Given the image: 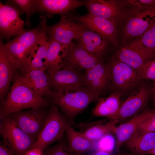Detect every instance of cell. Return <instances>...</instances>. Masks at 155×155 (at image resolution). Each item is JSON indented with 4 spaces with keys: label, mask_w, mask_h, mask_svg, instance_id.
<instances>
[{
    "label": "cell",
    "mask_w": 155,
    "mask_h": 155,
    "mask_svg": "<svg viewBox=\"0 0 155 155\" xmlns=\"http://www.w3.org/2000/svg\"><path fill=\"white\" fill-rule=\"evenodd\" d=\"M43 151L40 148H33L27 151L24 155H44Z\"/></svg>",
    "instance_id": "36"
},
{
    "label": "cell",
    "mask_w": 155,
    "mask_h": 155,
    "mask_svg": "<svg viewBox=\"0 0 155 155\" xmlns=\"http://www.w3.org/2000/svg\"><path fill=\"white\" fill-rule=\"evenodd\" d=\"M81 23L68 18L65 14L62 15L60 21L51 26L46 27V33L49 39H53L68 47L73 39L77 40L86 28Z\"/></svg>",
    "instance_id": "10"
},
{
    "label": "cell",
    "mask_w": 155,
    "mask_h": 155,
    "mask_svg": "<svg viewBox=\"0 0 155 155\" xmlns=\"http://www.w3.org/2000/svg\"><path fill=\"white\" fill-rule=\"evenodd\" d=\"M147 154L155 155V147L148 152Z\"/></svg>",
    "instance_id": "39"
},
{
    "label": "cell",
    "mask_w": 155,
    "mask_h": 155,
    "mask_svg": "<svg viewBox=\"0 0 155 155\" xmlns=\"http://www.w3.org/2000/svg\"><path fill=\"white\" fill-rule=\"evenodd\" d=\"M152 110V109H147L127 121L117 126L115 135L118 146L125 143L130 137L140 123L149 115Z\"/></svg>",
    "instance_id": "26"
},
{
    "label": "cell",
    "mask_w": 155,
    "mask_h": 155,
    "mask_svg": "<svg viewBox=\"0 0 155 155\" xmlns=\"http://www.w3.org/2000/svg\"><path fill=\"white\" fill-rule=\"evenodd\" d=\"M0 134L2 138L1 142L14 155H24L35 142L18 127L8 117L0 119Z\"/></svg>",
    "instance_id": "7"
},
{
    "label": "cell",
    "mask_w": 155,
    "mask_h": 155,
    "mask_svg": "<svg viewBox=\"0 0 155 155\" xmlns=\"http://www.w3.org/2000/svg\"><path fill=\"white\" fill-rule=\"evenodd\" d=\"M153 93H154V101L155 106V92H154Z\"/></svg>",
    "instance_id": "40"
},
{
    "label": "cell",
    "mask_w": 155,
    "mask_h": 155,
    "mask_svg": "<svg viewBox=\"0 0 155 155\" xmlns=\"http://www.w3.org/2000/svg\"><path fill=\"white\" fill-rule=\"evenodd\" d=\"M47 25L44 18L36 27L17 35L5 48L20 73L26 71L42 38L46 34Z\"/></svg>",
    "instance_id": "2"
},
{
    "label": "cell",
    "mask_w": 155,
    "mask_h": 155,
    "mask_svg": "<svg viewBox=\"0 0 155 155\" xmlns=\"http://www.w3.org/2000/svg\"><path fill=\"white\" fill-rule=\"evenodd\" d=\"M51 104L49 100L35 92L17 71L13 76L10 91L6 98L1 102L0 119L14 112L47 107Z\"/></svg>",
    "instance_id": "1"
},
{
    "label": "cell",
    "mask_w": 155,
    "mask_h": 155,
    "mask_svg": "<svg viewBox=\"0 0 155 155\" xmlns=\"http://www.w3.org/2000/svg\"><path fill=\"white\" fill-rule=\"evenodd\" d=\"M85 4V1L76 0H36L34 10L45 14L44 18L54 14H66Z\"/></svg>",
    "instance_id": "16"
},
{
    "label": "cell",
    "mask_w": 155,
    "mask_h": 155,
    "mask_svg": "<svg viewBox=\"0 0 155 155\" xmlns=\"http://www.w3.org/2000/svg\"><path fill=\"white\" fill-rule=\"evenodd\" d=\"M154 91V85L153 86L145 82L129 94L121 104L118 112L112 119L123 121L147 109L146 107L149 98Z\"/></svg>",
    "instance_id": "9"
},
{
    "label": "cell",
    "mask_w": 155,
    "mask_h": 155,
    "mask_svg": "<svg viewBox=\"0 0 155 155\" xmlns=\"http://www.w3.org/2000/svg\"><path fill=\"white\" fill-rule=\"evenodd\" d=\"M14 4L18 6L20 8L21 14L25 13L27 17L26 23L30 26L29 18L34 12V8L36 0H14L11 1Z\"/></svg>",
    "instance_id": "32"
},
{
    "label": "cell",
    "mask_w": 155,
    "mask_h": 155,
    "mask_svg": "<svg viewBox=\"0 0 155 155\" xmlns=\"http://www.w3.org/2000/svg\"><path fill=\"white\" fill-rule=\"evenodd\" d=\"M78 44L90 53L101 58L107 46V39L100 34L86 28L77 39Z\"/></svg>",
    "instance_id": "21"
},
{
    "label": "cell",
    "mask_w": 155,
    "mask_h": 155,
    "mask_svg": "<svg viewBox=\"0 0 155 155\" xmlns=\"http://www.w3.org/2000/svg\"><path fill=\"white\" fill-rule=\"evenodd\" d=\"M49 44V40H47L46 34L38 43L36 50L28 68L26 71L23 72L40 69L46 70L44 63L46 59Z\"/></svg>",
    "instance_id": "29"
},
{
    "label": "cell",
    "mask_w": 155,
    "mask_h": 155,
    "mask_svg": "<svg viewBox=\"0 0 155 155\" xmlns=\"http://www.w3.org/2000/svg\"><path fill=\"white\" fill-rule=\"evenodd\" d=\"M72 124L73 121L61 112L56 105L51 104L45 123L31 149L39 147L44 150L61 140L66 128Z\"/></svg>",
    "instance_id": "4"
},
{
    "label": "cell",
    "mask_w": 155,
    "mask_h": 155,
    "mask_svg": "<svg viewBox=\"0 0 155 155\" xmlns=\"http://www.w3.org/2000/svg\"><path fill=\"white\" fill-rule=\"evenodd\" d=\"M78 70L68 67L63 68L54 73H47L50 86L55 92H63L86 86L84 73Z\"/></svg>",
    "instance_id": "11"
},
{
    "label": "cell",
    "mask_w": 155,
    "mask_h": 155,
    "mask_svg": "<svg viewBox=\"0 0 155 155\" xmlns=\"http://www.w3.org/2000/svg\"><path fill=\"white\" fill-rule=\"evenodd\" d=\"M49 46L44 63L47 73L55 72L63 68V53L68 47L53 39H49Z\"/></svg>",
    "instance_id": "27"
},
{
    "label": "cell",
    "mask_w": 155,
    "mask_h": 155,
    "mask_svg": "<svg viewBox=\"0 0 155 155\" xmlns=\"http://www.w3.org/2000/svg\"><path fill=\"white\" fill-rule=\"evenodd\" d=\"M141 76L144 80H150L155 82V58L146 63Z\"/></svg>",
    "instance_id": "34"
},
{
    "label": "cell",
    "mask_w": 155,
    "mask_h": 155,
    "mask_svg": "<svg viewBox=\"0 0 155 155\" xmlns=\"http://www.w3.org/2000/svg\"><path fill=\"white\" fill-rule=\"evenodd\" d=\"M113 134H107L96 141V150L111 153L114 150L116 141Z\"/></svg>",
    "instance_id": "31"
},
{
    "label": "cell",
    "mask_w": 155,
    "mask_h": 155,
    "mask_svg": "<svg viewBox=\"0 0 155 155\" xmlns=\"http://www.w3.org/2000/svg\"><path fill=\"white\" fill-rule=\"evenodd\" d=\"M126 46L136 50L148 60L155 58V21L141 36Z\"/></svg>",
    "instance_id": "22"
},
{
    "label": "cell",
    "mask_w": 155,
    "mask_h": 155,
    "mask_svg": "<svg viewBox=\"0 0 155 155\" xmlns=\"http://www.w3.org/2000/svg\"><path fill=\"white\" fill-rule=\"evenodd\" d=\"M63 68L80 70L92 68L102 61V58L88 52L78 44L72 43L63 53Z\"/></svg>",
    "instance_id": "12"
},
{
    "label": "cell",
    "mask_w": 155,
    "mask_h": 155,
    "mask_svg": "<svg viewBox=\"0 0 155 155\" xmlns=\"http://www.w3.org/2000/svg\"><path fill=\"white\" fill-rule=\"evenodd\" d=\"M154 92H155V82H154Z\"/></svg>",
    "instance_id": "41"
},
{
    "label": "cell",
    "mask_w": 155,
    "mask_h": 155,
    "mask_svg": "<svg viewBox=\"0 0 155 155\" xmlns=\"http://www.w3.org/2000/svg\"><path fill=\"white\" fill-rule=\"evenodd\" d=\"M65 132L69 150L78 155L85 153L96 147V141H93L69 125L66 128Z\"/></svg>",
    "instance_id": "24"
},
{
    "label": "cell",
    "mask_w": 155,
    "mask_h": 155,
    "mask_svg": "<svg viewBox=\"0 0 155 155\" xmlns=\"http://www.w3.org/2000/svg\"><path fill=\"white\" fill-rule=\"evenodd\" d=\"M111 79V89L123 95L130 94L145 82L139 73L115 57L108 63Z\"/></svg>",
    "instance_id": "5"
},
{
    "label": "cell",
    "mask_w": 155,
    "mask_h": 155,
    "mask_svg": "<svg viewBox=\"0 0 155 155\" xmlns=\"http://www.w3.org/2000/svg\"><path fill=\"white\" fill-rule=\"evenodd\" d=\"M127 1L128 3L135 7L155 6V0H131Z\"/></svg>",
    "instance_id": "35"
},
{
    "label": "cell",
    "mask_w": 155,
    "mask_h": 155,
    "mask_svg": "<svg viewBox=\"0 0 155 155\" xmlns=\"http://www.w3.org/2000/svg\"><path fill=\"white\" fill-rule=\"evenodd\" d=\"M21 14V11L14 6L8 3L5 5L0 1V38H9L26 31L24 22L20 16Z\"/></svg>",
    "instance_id": "13"
},
{
    "label": "cell",
    "mask_w": 155,
    "mask_h": 155,
    "mask_svg": "<svg viewBox=\"0 0 155 155\" xmlns=\"http://www.w3.org/2000/svg\"><path fill=\"white\" fill-rule=\"evenodd\" d=\"M56 92L50 100L51 104L58 107L62 113L73 121L91 102L99 98L86 86L63 92Z\"/></svg>",
    "instance_id": "3"
},
{
    "label": "cell",
    "mask_w": 155,
    "mask_h": 155,
    "mask_svg": "<svg viewBox=\"0 0 155 155\" xmlns=\"http://www.w3.org/2000/svg\"><path fill=\"white\" fill-rule=\"evenodd\" d=\"M2 40L0 43V99H4L17 68L9 57Z\"/></svg>",
    "instance_id": "19"
},
{
    "label": "cell",
    "mask_w": 155,
    "mask_h": 155,
    "mask_svg": "<svg viewBox=\"0 0 155 155\" xmlns=\"http://www.w3.org/2000/svg\"><path fill=\"white\" fill-rule=\"evenodd\" d=\"M85 5L88 13L96 16L115 20L119 16V7L114 1L88 0L85 1Z\"/></svg>",
    "instance_id": "25"
},
{
    "label": "cell",
    "mask_w": 155,
    "mask_h": 155,
    "mask_svg": "<svg viewBox=\"0 0 155 155\" xmlns=\"http://www.w3.org/2000/svg\"><path fill=\"white\" fill-rule=\"evenodd\" d=\"M47 107L17 111L7 117L18 127L36 141L49 114L50 108L47 109Z\"/></svg>",
    "instance_id": "8"
},
{
    "label": "cell",
    "mask_w": 155,
    "mask_h": 155,
    "mask_svg": "<svg viewBox=\"0 0 155 155\" xmlns=\"http://www.w3.org/2000/svg\"><path fill=\"white\" fill-rule=\"evenodd\" d=\"M127 148L138 155H145L155 147V132L140 133L136 130L125 142Z\"/></svg>",
    "instance_id": "23"
},
{
    "label": "cell",
    "mask_w": 155,
    "mask_h": 155,
    "mask_svg": "<svg viewBox=\"0 0 155 155\" xmlns=\"http://www.w3.org/2000/svg\"><path fill=\"white\" fill-rule=\"evenodd\" d=\"M61 140L59 141L56 145L49 146L44 149V155H78L70 150L67 144L61 141Z\"/></svg>",
    "instance_id": "30"
},
{
    "label": "cell",
    "mask_w": 155,
    "mask_h": 155,
    "mask_svg": "<svg viewBox=\"0 0 155 155\" xmlns=\"http://www.w3.org/2000/svg\"><path fill=\"white\" fill-rule=\"evenodd\" d=\"M115 57L131 67L141 76L146 63L150 61L136 50L126 45L118 51Z\"/></svg>",
    "instance_id": "28"
},
{
    "label": "cell",
    "mask_w": 155,
    "mask_h": 155,
    "mask_svg": "<svg viewBox=\"0 0 155 155\" xmlns=\"http://www.w3.org/2000/svg\"><path fill=\"white\" fill-rule=\"evenodd\" d=\"M76 19L86 28L100 34L113 44H117V31L115 20L96 16L89 13L84 16H79Z\"/></svg>",
    "instance_id": "15"
},
{
    "label": "cell",
    "mask_w": 155,
    "mask_h": 155,
    "mask_svg": "<svg viewBox=\"0 0 155 155\" xmlns=\"http://www.w3.org/2000/svg\"><path fill=\"white\" fill-rule=\"evenodd\" d=\"M111 154L105 151L96 150L90 155H111Z\"/></svg>",
    "instance_id": "38"
},
{
    "label": "cell",
    "mask_w": 155,
    "mask_h": 155,
    "mask_svg": "<svg viewBox=\"0 0 155 155\" xmlns=\"http://www.w3.org/2000/svg\"><path fill=\"white\" fill-rule=\"evenodd\" d=\"M123 95L118 92H113L107 97L100 98L92 109L91 117H105L112 120L120 108L121 104L120 98Z\"/></svg>",
    "instance_id": "20"
},
{
    "label": "cell",
    "mask_w": 155,
    "mask_h": 155,
    "mask_svg": "<svg viewBox=\"0 0 155 155\" xmlns=\"http://www.w3.org/2000/svg\"><path fill=\"white\" fill-rule=\"evenodd\" d=\"M124 155H130L128 154H125Z\"/></svg>",
    "instance_id": "42"
},
{
    "label": "cell",
    "mask_w": 155,
    "mask_h": 155,
    "mask_svg": "<svg viewBox=\"0 0 155 155\" xmlns=\"http://www.w3.org/2000/svg\"><path fill=\"white\" fill-rule=\"evenodd\" d=\"M84 75L86 86L99 98L111 88V76L108 63L105 64L101 61L86 70Z\"/></svg>",
    "instance_id": "14"
},
{
    "label": "cell",
    "mask_w": 155,
    "mask_h": 155,
    "mask_svg": "<svg viewBox=\"0 0 155 155\" xmlns=\"http://www.w3.org/2000/svg\"><path fill=\"white\" fill-rule=\"evenodd\" d=\"M19 73L22 78L39 95L44 96L50 100L56 95V92L50 89L49 76L45 70H32Z\"/></svg>",
    "instance_id": "18"
},
{
    "label": "cell",
    "mask_w": 155,
    "mask_h": 155,
    "mask_svg": "<svg viewBox=\"0 0 155 155\" xmlns=\"http://www.w3.org/2000/svg\"><path fill=\"white\" fill-rule=\"evenodd\" d=\"M119 121L118 119L105 118L90 123L80 122L76 127L84 135L92 140L96 141L107 134L115 135L116 125Z\"/></svg>",
    "instance_id": "17"
},
{
    "label": "cell",
    "mask_w": 155,
    "mask_h": 155,
    "mask_svg": "<svg viewBox=\"0 0 155 155\" xmlns=\"http://www.w3.org/2000/svg\"><path fill=\"white\" fill-rule=\"evenodd\" d=\"M0 155H14L11 150L1 142L0 144Z\"/></svg>",
    "instance_id": "37"
},
{
    "label": "cell",
    "mask_w": 155,
    "mask_h": 155,
    "mask_svg": "<svg viewBox=\"0 0 155 155\" xmlns=\"http://www.w3.org/2000/svg\"><path fill=\"white\" fill-rule=\"evenodd\" d=\"M135 7L124 28L123 44H128L140 37L155 21V6Z\"/></svg>",
    "instance_id": "6"
},
{
    "label": "cell",
    "mask_w": 155,
    "mask_h": 155,
    "mask_svg": "<svg viewBox=\"0 0 155 155\" xmlns=\"http://www.w3.org/2000/svg\"><path fill=\"white\" fill-rule=\"evenodd\" d=\"M136 131L140 133L155 132V108L138 127Z\"/></svg>",
    "instance_id": "33"
}]
</instances>
